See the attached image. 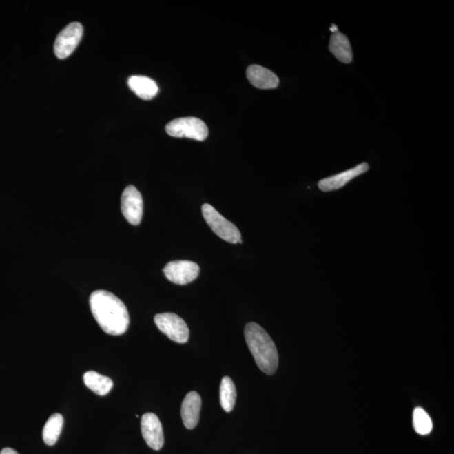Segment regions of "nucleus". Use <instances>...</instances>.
<instances>
[{
	"label": "nucleus",
	"instance_id": "14",
	"mask_svg": "<svg viewBox=\"0 0 454 454\" xmlns=\"http://www.w3.org/2000/svg\"><path fill=\"white\" fill-rule=\"evenodd\" d=\"M330 52L340 62L349 64L353 61V51L349 38L340 32L333 33L329 43Z\"/></svg>",
	"mask_w": 454,
	"mask_h": 454
},
{
	"label": "nucleus",
	"instance_id": "18",
	"mask_svg": "<svg viewBox=\"0 0 454 454\" xmlns=\"http://www.w3.org/2000/svg\"><path fill=\"white\" fill-rule=\"evenodd\" d=\"M413 426L415 432L420 435H427L432 432V419L422 408H415L413 413Z\"/></svg>",
	"mask_w": 454,
	"mask_h": 454
},
{
	"label": "nucleus",
	"instance_id": "19",
	"mask_svg": "<svg viewBox=\"0 0 454 454\" xmlns=\"http://www.w3.org/2000/svg\"><path fill=\"white\" fill-rule=\"evenodd\" d=\"M0 454H19L15 450L10 448H3L0 452Z\"/></svg>",
	"mask_w": 454,
	"mask_h": 454
},
{
	"label": "nucleus",
	"instance_id": "7",
	"mask_svg": "<svg viewBox=\"0 0 454 454\" xmlns=\"http://www.w3.org/2000/svg\"><path fill=\"white\" fill-rule=\"evenodd\" d=\"M163 273L172 283L185 285L196 280L200 274V267L192 261H173L164 267Z\"/></svg>",
	"mask_w": 454,
	"mask_h": 454
},
{
	"label": "nucleus",
	"instance_id": "12",
	"mask_svg": "<svg viewBox=\"0 0 454 454\" xmlns=\"http://www.w3.org/2000/svg\"><path fill=\"white\" fill-rule=\"evenodd\" d=\"M247 77L251 85L261 90L276 89L280 83L276 74L258 65H251L247 68Z\"/></svg>",
	"mask_w": 454,
	"mask_h": 454
},
{
	"label": "nucleus",
	"instance_id": "11",
	"mask_svg": "<svg viewBox=\"0 0 454 454\" xmlns=\"http://www.w3.org/2000/svg\"><path fill=\"white\" fill-rule=\"evenodd\" d=\"M201 398L196 391L187 394L181 406L183 422L186 429H194L199 423Z\"/></svg>",
	"mask_w": 454,
	"mask_h": 454
},
{
	"label": "nucleus",
	"instance_id": "13",
	"mask_svg": "<svg viewBox=\"0 0 454 454\" xmlns=\"http://www.w3.org/2000/svg\"><path fill=\"white\" fill-rule=\"evenodd\" d=\"M128 86L143 100H152L158 93V87L154 80L146 76H132L128 79Z\"/></svg>",
	"mask_w": 454,
	"mask_h": 454
},
{
	"label": "nucleus",
	"instance_id": "2",
	"mask_svg": "<svg viewBox=\"0 0 454 454\" xmlns=\"http://www.w3.org/2000/svg\"><path fill=\"white\" fill-rule=\"evenodd\" d=\"M244 334L258 367L266 375H274L278 369V354L272 338L255 322L247 324Z\"/></svg>",
	"mask_w": 454,
	"mask_h": 454
},
{
	"label": "nucleus",
	"instance_id": "9",
	"mask_svg": "<svg viewBox=\"0 0 454 454\" xmlns=\"http://www.w3.org/2000/svg\"><path fill=\"white\" fill-rule=\"evenodd\" d=\"M141 429L144 440L154 450H160L163 447L164 435L161 422L156 415L146 413L141 421Z\"/></svg>",
	"mask_w": 454,
	"mask_h": 454
},
{
	"label": "nucleus",
	"instance_id": "8",
	"mask_svg": "<svg viewBox=\"0 0 454 454\" xmlns=\"http://www.w3.org/2000/svg\"><path fill=\"white\" fill-rule=\"evenodd\" d=\"M121 211L130 224L137 226L141 223L143 215V200L135 186H127L122 194Z\"/></svg>",
	"mask_w": 454,
	"mask_h": 454
},
{
	"label": "nucleus",
	"instance_id": "1",
	"mask_svg": "<svg viewBox=\"0 0 454 454\" xmlns=\"http://www.w3.org/2000/svg\"><path fill=\"white\" fill-rule=\"evenodd\" d=\"M91 311L105 333L120 336L127 331L130 316L125 305L114 293L96 291L90 298Z\"/></svg>",
	"mask_w": 454,
	"mask_h": 454
},
{
	"label": "nucleus",
	"instance_id": "3",
	"mask_svg": "<svg viewBox=\"0 0 454 454\" xmlns=\"http://www.w3.org/2000/svg\"><path fill=\"white\" fill-rule=\"evenodd\" d=\"M202 214L204 218L216 234L224 241L231 243H242L241 232L234 223L225 218L220 213L216 211L211 205L205 204L202 206Z\"/></svg>",
	"mask_w": 454,
	"mask_h": 454
},
{
	"label": "nucleus",
	"instance_id": "4",
	"mask_svg": "<svg viewBox=\"0 0 454 454\" xmlns=\"http://www.w3.org/2000/svg\"><path fill=\"white\" fill-rule=\"evenodd\" d=\"M167 134L179 138L204 141L207 138L209 130L203 121L196 117L178 118L166 125Z\"/></svg>",
	"mask_w": 454,
	"mask_h": 454
},
{
	"label": "nucleus",
	"instance_id": "16",
	"mask_svg": "<svg viewBox=\"0 0 454 454\" xmlns=\"http://www.w3.org/2000/svg\"><path fill=\"white\" fill-rule=\"evenodd\" d=\"M63 417L59 413L53 414L48 420L43 429V440L48 446L55 445L59 440L63 426Z\"/></svg>",
	"mask_w": 454,
	"mask_h": 454
},
{
	"label": "nucleus",
	"instance_id": "10",
	"mask_svg": "<svg viewBox=\"0 0 454 454\" xmlns=\"http://www.w3.org/2000/svg\"><path fill=\"white\" fill-rule=\"evenodd\" d=\"M369 169V165L367 163H360V165L354 167L353 169L322 179L318 183L319 189L323 192L340 189L351 180H353V178L364 174Z\"/></svg>",
	"mask_w": 454,
	"mask_h": 454
},
{
	"label": "nucleus",
	"instance_id": "5",
	"mask_svg": "<svg viewBox=\"0 0 454 454\" xmlns=\"http://www.w3.org/2000/svg\"><path fill=\"white\" fill-rule=\"evenodd\" d=\"M154 322L158 329L172 341L182 344L188 342L189 327L180 316L174 313H162L155 316Z\"/></svg>",
	"mask_w": 454,
	"mask_h": 454
},
{
	"label": "nucleus",
	"instance_id": "15",
	"mask_svg": "<svg viewBox=\"0 0 454 454\" xmlns=\"http://www.w3.org/2000/svg\"><path fill=\"white\" fill-rule=\"evenodd\" d=\"M83 382L90 390L101 396L108 395L113 388V381L109 377L95 371H87L83 375Z\"/></svg>",
	"mask_w": 454,
	"mask_h": 454
},
{
	"label": "nucleus",
	"instance_id": "17",
	"mask_svg": "<svg viewBox=\"0 0 454 454\" xmlns=\"http://www.w3.org/2000/svg\"><path fill=\"white\" fill-rule=\"evenodd\" d=\"M236 391L234 381L230 377L225 376L220 386V406L226 412L234 410L236 404Z\"/></svg>",
	"mask_w": 454,
	"mask_h": 454
},
{
	"label": "nucleus",
	"instance_id": "6",
	"mask_svg": "<svg viewBox=\"0 0 454 454\" xmlns=\"http://www.w3.org/2000/svg\"><path fill=\"white\" fill-rule=\"evenodd\" d=\"M83 28L79 22H72L57 36L54 44V52L59 59L70 56L78 47L82 39Z\"/></svg>",
	"mask_w": 454,
	"mask_h": 454
}]
</instances>
